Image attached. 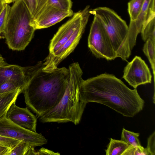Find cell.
<instances>
[{"mask_svg": "<svg viewBox=\"0 0 155 155\" xmlns=\"http://www.w3.org/2000/svg\"><path fill=\"white\" fill-rule=\"evenodd\" d=\"M6 4L5 0H0V15Z\"/></svg>", "mask_w": 155, "mask_h": 155, "instance_id": "f546056e", "label": "cell"}, {"mask_svg": "<svg viewBox=\"0 0 155 155\" xmlns=\"http://www.w3.org/2000/svg\"><path fill=\"white\" fill-rule=\"evenodd\" d=\"M21 93L19 88L15 90L0 94V119L5 116L8 109Z\"/></svg>", "mask_w": 155, "mask_h": 155, "instance_id": "5bb4252c", "label": "cell"}, {"mask_svg": "<svg viewBox=\"0 0 155 155\" xmlns=\"http://www.w3.org/2000/svg\"><path fill=\"white\" fill-rule=\"evenodd\" d=\"M31 147L28 143L20 141L11 150L8 155H26Z\"/></svg>", "mask_w": 155, "mask_h": 155, "instance_id": "7402d4cb", "label": "cell"}, {"mask_svg": "<svg viewBox=\"0 0 155 155\" xmlns=\"http://www.w3.org/2000/svg\"><path fill=\"white\" fill-rule=\"evenodd\" d=\"M68 69L69 76L63 96L58 105L39 117L41 122H71L75 125L80 123L86 105L81 100L80 90L83 73L78 62L71 64Z\"/></svg>", "mask_w": 155, "mask_h": 155, "instance_id": "3957f363", "label": "cell"}, {"mask_svg": "<svg viewBox=\"0 0 155 155\" xmlns=\"http://www.w3.org/2000/svg\"><path fill=\"white\" fill-rule=\"evenodd\" d=\"M19 88L21 89L20 86L16 83L8 81L0 84V94L14 91Z\"/></svg>", "mask_w": 155, "mask_h": 155, "instance_id": "cb8c5ba5", "label": "cell"}, {"mask_svg": "<svg viewBox=\"0 0 155 155\" xmlns=\"http://www.w3.org/2000/svg\"><path fill=\"white\" fill-rule=\"evenodd\" d=\"M6 117L17 125L26 129L36 132L37 118L28 109L20 107L14 102L8 110Z\"/></svg>", "mask_w": 155, "mask_h": 155, "instance_id": "8fae6325", "label": "cell"}, {"mask_svg": "<svg viewBox=\"0 0 155 155\" xmlns=\"http://www.w3.org/2000/svg\"><path fill=\"white\" fill-rule=\"evenodd\" d=\"M11 150L9 148L0 144V155H8Z\"/></svg>", "mask_w": 155, "mask_h": 155, "instance_id": "f1b7e54d", "label": "cell"}, {"mask_svg": "<svg viewBox=\"0 0 155 155\" xmlns=\"http://www.w3.org/2000/svg\"><path fill=\"white\" fill-rule=\"evenodd\" d=\"M5 1L6 3L8 4L13 2L12 0H5Z\"/></svg>", "mask_w": 155, "mask_h": 155, "instance_id": "1f68e13d", "label": "cell"}, {"mask_svg": "<svg viewBox=\"0 0 155 155\" xmlns=\"http://www.w3.org/2000/svg\"><path fill=\"white\" fill-rule=\"evenodd\" d=\"M129 145L123 140L110 138L105 150L106 155H122Z\"/></svg>", "mask_w": 155, "mask_h": 155, "instance_id": "2e32d148", "label": "cell"}, {"mask_svg": "<svg viewBox=\"0 0 155 155\" xmlns=\"http://www.w3.org/2000/svg\"><path fill=\"white\" fill-rule=\"evenodd\" d=\"M71 0H48L45 7H52L59 9L68 11L71 9Z\"/></svg>", "mask_w": 155, "mask_h": 155, "instance_id": "44dd1931", "label": "cell"}, {"mask_svg": "<svg viewBox=\"0 0 155 155\" xmlns=\"http://www.w3.org/2000/svg\"><path fill=\"white\" fill-rule=\"evenodd\" d=\"M6 62L5 61L4 58L0 55V67L5 64Z\"/></svg>", "mask_w": 155, "mask_h": 155, "instance_id": "4dcf8cb0", "label": "cell"}, {"mask_svg": "<svg viewBox=\"0 0 155 155\" xmlns=\"http://www.w3.org/2000/svg\"><path fill=\"white\" fill-rule=\"evenodd\" d=\"M0 135L22 141L34 147L48 143L47 139L41 134L17 125L7 118L6 115L0 119Z\"/></svg>", "mask_w": 155, "mask_h": 155, "instance_id": "ba28073f", "label": "cell"}, {"mask_svg": "<svg viewBox=\"0 0 155 155\" xmlns=\"http://www.w3.org/2000/svg\"><path fill=\"white\" fill-rule=\"evenodd\" d=\"M20 141L0 135V144L6 146L11 150Z\"/></svg>", "mask_w": 155, "mask_h": 155, "instance_id": "484cf974", "label": "cell"}, {"mask_svg": "<svg viewBox=\"0 0 155 155\" xmlns=\"http://www.w3.org/2000/svg\"><path fill=\"white\" fill-rule=\"evenodd\" d=\"M150 155H155V131H154L148 138L146 147Z\"/></svg>", "mask_w": 155, "mask_h": 155, "instance_id": "4316f807", "label": "cell"}, {"mask_svg": "<svg viewBox=\"0 0 155 155\" xmlns=\"http://www.w3.org/2000/svg\"><path fill=\"white\" fill-rule=\"evenodd\" d=\"M82 101L104 105L126 117L142 110L144 101L136 89L128 88L115 76L104 73L83 80L80 86Z\"/></svg>", "mask_w": 155, "mask_h": 155, "instance_id": "6da1fadb", "label": "cell"}, {"mask_svg": "<svg viewBox=\"0 0 155 155\" xmlns=\"http://www.w3.org/2000/svg\"><path fill=\"white\" fill-rule=\"evenodd\" d=\"M140 33L144 41L149 38L155 41V15L151 17L144 23Z\"/></svg>", "mask_w": 155, "mask_h": 155, "instance_id": "e0dca14e", "label": "cell"}, {"mask_svg": "<svg viewBox=\"0 0 155 155\" xmlns=\"http://www.w3.org/2000/svg\"><path fill=\"white\" fill-rule=\"evenodd\" d=\"M69 76L68 68H58L49 72L42 70L27 78L22 93L27 107L38 118L59 103L65 91Z\"/></svg>", "mask_w": 155, "mask_h": 155, "instance_id": "7a4b0ae2", "label": "cell"}, {"mask_svg": "<svg viewBox=\"0 0 155 155\" xmlns=\"http://www.w3.org/2000/svg\"><path fill=\"white\" fill-rule=\"evenodd\" d=\"M123 78L136 89L140 85L151 83L152 75L144 61L136 56L124 68Z\"/></svg>", "mask_w": 155, "mask_h": 155, "instance_id": "9c48e42d", "label": "cell"}, {"mask_svg": "<svg viewBox=\"0 0 155 155\" xmlns=\"http://www.w3.org/2000/svg\"><path fill=\"white\" fill-rule=\"evenodd\" d=\"M8 81L17 83L22 91L26 84L25 67L6 63L0 67V84Z\"/></svg>", "mask_w": 155, "mask_h": 155, "instance_id": "4fadbf2b", "label": "cell"}, {"mask_svg": "<svg viewBox=\"0 0 155 155\" xmlns=\"http://www.w3.org/2000/svg\"><path fill=\"white\" fill-rule=\"evenodd\" d=\"M88 46L92 54L97 58L111 60L117 57L109 35L95 16L88 37Z\"/></svg>", "mask_w": 155, "mask_h": 155, "instance_id": "8992f818", "label": "cell"}, {"mask_svg": "<svg viewBox=\"0 0 155 155\" xmlns=\"http://www.w3.org/2000/svg\"><path fill=\"white\" fill-rule=\"evenodd\" d=\"M74 13L72 9L64 11L52 7H45L30 25L35 30L48 28L66 17L72 16Z\"/></svg>", "mask_w": 155, "mask_h": 155, "instance_id": "30bf717a", "label": "cell"}, {"mask_svg": "<svg viewBox=\"0 0 155 155\" xmlns=\"http://www.w3.org/2000/svg\"><path fill=\"white\" fill-rule=\"evenodd\" d=\"M145 0H130L128 3L130 21L134 20L140 13Z\"/></svg>", "mask_w": 155, "mask_h": 155, "instance_id": "d6986e66", "label": "cell"}, {"mask_svg": "<svg viewBox=\"0 0 155 155\" xmlns=\"http://www.w3.org/2000/svg\"><path fill=\"white\" fill-rule=\"evenodd\" d=\"M29 12L30 22L35 20L45 6L48 0H22Z\"/></svg>", "mask_w": 155, "mask_h": 155, "instance_id": "9a60e30c", "label": "cell"}, {"mask_svg": "<svg viewBox=\"0 0 155 155\" xmlns=\"http://www.w3.org/2000/svg\"><path fill=\"white\" fill-rule=\"evenodd\" d=\"M90 10V6L87 5L83 10L74 13L72 17L59 28L50 41L49 53L43 62L51 59L69 39L82 22L86 19L89 18Z\"/></svg>", "mask_w": 155, "mask_h": 155, "instance_id": "52a82bcc", "label": "cell"}, {"mask_svg": "<svg viewBox=\"0 0 155 155\" xmlns=\"http://www.w3.org/2000/svg\"><path fill=\"white\" fill-rule=\"evenodd\" d=\"M31 18L22 0H16L11 7L3 37L9 48L14 51L25 49L35 30L30 25Z\"/></svg>", "mask_w": 155, "mask_h": 155, "instance_id": "277c9868", "label": "cell"}, {"mask_svg": "<svg viewBox=\"0 0 155 155\" xmlns=\"http://www.w3.org/2000/svg\"><path fill=\"white\" fill-rule=\"evenodd\" d=\"M90 13L97 18L111 39L117 57L127 61L134 46L128 36L129 27L126 21L114 11L107 7H98Z\"/></svg>", "mask_w": 155, "mask_h": 155, "instance_id": "5b68a950", "label": "cell"}, {"mask_svg": "<svg viewBox=\"0 0 155 155\" xmlns=\"http://www.w3.org/2000/svg\"><path fill=\"white\" fill-rule=\"evenodd\" d=\"M143 51L150 62L153 71L154 81L155 82V41L150 39L146 41Z\"/></svg>", "mask_w": 155, "mask_h": 155, "instance_id": "ac0fdd59", "label": "cell"}, {"mask_svg": "<svg viewBox=\"0 0 155 155\" xmlns=\"http://www.w3.org/2000/svg\"><path fill=\"white\" fill-rule=\"evenodd\" d=\"M155 15V0H145L143 8L136 18L130 21L128 36L133 46L135 45L137 36L140 33L144 23L152 16Z\"/></svg>", "mask_w": 155, "mask_h": 155, "instance_id": "7c38bea8", "label": "cell"}, {"mask_svg": "<svg viewBox=\"0 0 155 155\" xmlns=\"http://www.w3.org/2000/svg\"><path fill=\"white\" fill-rule=\"evenodd\" d=\"M60 155L58 153H55L52 151L42 147L38 151H34V155Z\"/></svg>", "mask_w": 155, "mask_h": 155, "instance_id": "83f0119b", "label": "cell"}, {"mask_svg": "<svg viewBox=\"0 0 155 155\" xmlns=\"http://www.w3.org/2000/svg\"><path fill=\"white\" fill-rule=\"evenodd\" d=\"M16 0H12V2H14Z\"/></svg>", "mask_w": 155, "mask_h": 155, "instance_id": "d6a6232c", "label": "cell"}, {"mask_svg": "<svg viewBox=\"0 0 155 155\" xmlns=\"http://www.w3.org/2000/svg\"><path fill=\"white\" fill-rule=\"evenodd\" d=\"M139 133H135L123 129L121 140L124 141L129 145L134 147L141 146L138 137Z\"/></svg>", "mask_w": 155, "mask_h": 155, "instance_id": "ffe728a7", "label": "cell"}, {"mask_svg": "<svg viewBox=\"0 0 155 155\" xmlns=\"http://www.w3.org/2000/svg\"><path fill=\"white\" fill-rule=\"evenodd\" d=\"M122 155H150L146 148L142 146L134 147L129 145Z\"/></svg>", "mask_w": 155, "mask_h": 155, "instance_id": "603a6c76", "label": "cell"}, {"mask_svg": "<svg viewBox=\"0 0 155 155\" xmlns=\"http://www.w3.org/2000/svg\"><path fill=\"white\" fill-rule=\"evenodd\" d=\"M10 8V6L7 3L0 15V38H2L1 35L5 28Z\"/></svg>", "mask_w": 155, "mask_h": 155, "instance_id": "d4e9b609", "label": "cell"}]
</instances>
